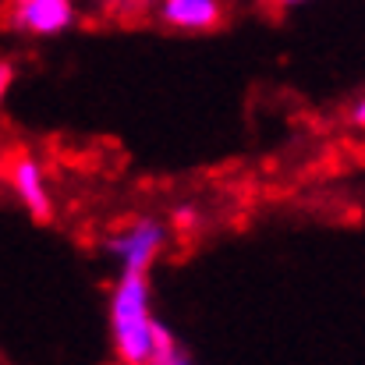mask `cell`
Masks as SVG:
<instances>
[{
  "label": "cell",
  "instance_id": "cell-8",
  "mask_svg": "<svg viewBox=\"0 0 365 365\" xmlns=\"http://www.w3.org/2000/svg\"><path fill=\"white\" fill-rule=\"evenodd\" d=\"M351 121L359 124V128H365V96L355 103V110H351Z\"/></svg>",
  "mask_w": 365,
  "mask_h": 365
},
{
  "label": "cell",
  "instance_id": "cell-9",
  "mask_svg": "<svg viewBox=\"0 0 365 365\" xmlns=\"http://www.w3.org/2000/svg\"><path fill=\"white\" fill-rule=\"evenodd\" d=\"M269 4H277V7H298V4H309V0H269Z\"/></svg>",
  "mask_w": 365,
  "mask_h": 365
},
{
  "label": "cell",
  "instance_id": "cell-10",
  "mask_svg": "<svg viewBox=\"0 0 365 365\" xmlns=\"http://www.w3.org/2000/svg\"><path fill=\"white\" fill-rule=\"evenodd\" d=\"M160 365H192V362H188V359H181V355H170L167 362H160Z\"/></svg>",
  "mask_w": 365,
  "mask_h": 365
},
{
  "label": "cell",
  "instance_id": "cell-2",
  "mask_svg": "<svg viewBox=\"0 0 365 365\" xmlns=\"http://www.w3.org/2000/svg\"><path fill=\"white\" fill-rule=\"evenodd\" d=\"M167 242V227L153 217H138L131 224H124L121 231H114L107 238V255L121 266V269H145L156 262L160 248Z\"/></svg>",
  "mask_w": 365,
  "mask_h": 365
},
{
  "label": "cell",
  "instance_id": "cell-1",
  "mask_svg": "<svg viewBox=\"0 0 365 365\" xmlns=\"http://www.w3.org/2000/svg\"><path fill=\"white\" fill-rule=\"evenodd\" d=\"M110 337L124 365H160L178 355L174 334L153 316L145 269H121L110 294Z\"/></svg>",
  "mask_w": 365,
  "mask_h": 365
},
{
  "label": "cell",
  "instance_id": "cell-3",
  "mask_svg": "<svg viewBox=\"0 0 365 365\" xmlns=\"http://www.w3.org/2000/svg\"><path fill=\"white\" fill-rule=\"evenodd\" d=\"M75 0H7V21L21 36H61L75 25Z\"/></svg>",
  "mask_w": 365,
  "mask_h": 365
},
{
  "label": "cell",
  "instance_id": "cell-7",
  "mask_svg": "<svg viewBox=\"0 0 365 365\" xmlns=\"http://www.w3.org/2000/svg\"><path fill=\"white\" fill-rule=\"evenodd\" d=\"M174 220H178V227H195V220H199V217H195V210H178V217H174Z\"/></svg>",
  "mask_w": 365,
  "mask_h": 365
},
{
  "label": "cell",
  "instance_id": "cell-5",
  "mask_svg": "<svg viewBox=\"0 0 365 365\" xmlns=\"http://www.w3.org/2000/svg\"><path fill=\"white\" fill-rule=\"evenodd\" d=\"M160 21L178 32H210L224 21L220 0H160Z\"/></svg>",
  "mask_w": 365,
  "mask_h": 365
},
{
  "label": "cell",
  "instance_id": "cell-6",
  "mask_svg": "<svg viewBox=\"0 0 365 365\" xmlns=\"http://www.w3.org/2000/svg\"><path fill=\"white\" fill-rule=\"evenodd\" d=\"M11 86H14V64L11 61H0V100L7 96Z\"/></svg>",
  "mask_w": 365,
  "mask_h": 365
},
{
  "label": "cell",
  "instance_id": "cell-4",
  "mask_svg": "<svg viewBox=\"0 0 365 365\" xmlns=\"http://www.w3.org/2000/svg\"><path fill=\"white\" fill-rule=\"evenodd\" d=\"M7 181H11V192L18 195V202L36 220H50L53 206H50V192H46V174H43V167L32 156L18 153L11 160V167H7Z\"/></svg>",
  "mask_w": 365,
  "mask_h": 365
}]
</instances>
